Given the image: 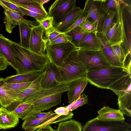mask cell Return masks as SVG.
<instances>
[{"mask_svg": "<svg viewBox=\"0 0 131 131\" xmlns=\"http://www.w3.org/2000/svg\"><path fill=\"white\" fill-rule=\"evenodd\" d=\"M78 99V98L74 101L70 103L69 105L65 107L67 109L69 112L70 111H71V110L73 106L74 103Z\"/></svg>", "mask_w": 131, "mask_h": 131, "instance_id": "obj_49", "label": "cell"}, {"mask_svg": "<svg viewBox=\"0 0 131 131\" xmlns=\"http://www.w3.org/2000/svg\"><path fill=\"white\" fill-rule=\"evenodd\" d=\"M78 49L71 42L53 45L46 44V54L50 62L58 67L71 52Z\"/></svg>", "mask_w": 131, "mask_h": 131, "instance_id": "obj_6", "label": "cell"}, {"mask_svg": "<svg viewBox=\"0 0 131 131\" xmlns=\"http://www.w3.org/2000/svg\"><path fill=\"white\" fill-rule=\"evenodd\" d=\"M5 83L0 86V104L2 106L6 108L14 102L6 92L5 87Z\"/></svg>", "mask_w": 131, "mask_h": 131, "instance_id": "obj_34", "label": "cell"}, {"mask_svg": "<svg viewBox=\"0 0 131 131\" xmlns=\"http://www.w3.org/2000/svg\"><path fill=\"white\" fill-rule=\"evenodd\" d=\"M38 131H56L53 129L50 125H48L38 129Z\"/></svg>", "mask_w": 131, "mask_h": 131, "instance_id": "obj_48", "label": "cell"}, {"mask_svg": "<svg viewBox=\"0 0 131 131\" xmlns=\"http://www.w3.org/2000/svg\"><path fill=\"white\" fill-rule=\"evenodd\" d=\"M33 131H38V130L37 129V130H35Z\"/></svg>", "mask_w": 131, "mask_h": 131, "instance_id": "obj_54", "label": "cell"}, {"mask_svg": "<svg viewBox=\"0 0 131 131\" xmlns=\"http://www.w3.org/2000/svg\"><path fill=\"white\" fill-rule=\"evenodd\" d=\"M103 3L104 9L107 14L112 12L116 13L120 5L119 0H103Z\"/></svg>", "mask_w": 131, "mask_h": 131, "instance_id": "obj_35", "label": "cell"}, {"mask_svg": "<svg viewBox=\"0 0 131 131\" xmlns=\"http://www.w3.org/2000/svg\"><path fill=\"white\" fill-rule=\"evenodd\" d=\"M88 82L86 79L83 78L73 81L68 84L69 89L67 95L69 103L76 100L81 95Z\"/></svg>", "mask_w": 131, "mask_h": 131, "instance_id": "obj_16", "label": "cell"}, {"mask_svg": "<svg viewBox=\"0 0 131 131\" xmlns=\"http://www.w3.org/2000/svg\"><path fill=\"white\" fill-rule=\"evenodd\" d=\"M131 70L111 65L87 73L86 79L92 84L102 89H110L116 95L128 88L131 83Z\"/></svg>", "mask_w": 131, "mask_h": 131, "instance_id": "obj_1", "label": "cell"}, {"mask_svg": "<svg viewBox=\"0 0 131 131\" xmlns=\"http://www.w3.org/2000/svg\"><path fill=\"white\" fill-rule=\"evenodd\" d=\"M44 71H36L21 74H16L7 77L4 79L7 84L25 83L32 82Z\"/></svg>", "mask_w": 131, "mask_h": 131, "instance_id": "obj_25", "label": "cell"}, {"mask_svg": "<svg viewBox=\"0 0 131 131\" xmlns=\"http://www.w3.org/2000/svg\"><path fill=\"white\" fill-rule=\"evenodd\" d=\"M79 26L86 32L97 34V28L95 24L88 19L84 20Z\"/></svg>", "mask_w": 131, "mask_h": 131, "instance_id": "obj_38", "label": "cell"}, {"mask_svg": "<svg viewBox=\"0 0 131 131\" xmlns=\"http://www.w3.org/2000/svg\"><path fill=\"white\" fill-rule=\"evenodd\" d=\"M60 122L59 117L48 120L38 119L33 116L24 120L22 125V128L25 131H33L46 125Z\"/></svg>", "mask_w": 131, "mask_h": 131, "instance_id": "obj_20", "label": "cell"}, {"mask_svg": "<svg viewBox=\"0 0 131 131\" xmlns=\"http://www.w3.org/2000/svg\"><path fill=\"white\" fill-rule=\"evenodd\" d=\"M39 23L45 31L53 26V18L48 16Z\"/></svg>", "mask_w": 131, "mask_h": 131, "instance_id": "obj_44", "label": "cell"}, {"mask_svg": "<svg viewBox=\"0 0 131 131\" xmlns=\"http://www.w3.org/2000/svg\"><path fill=\"white\" fill-rule=\"evenodd\" d=\"M76 0H56L49 8L48 16L53 18V26L60 23L64 17L76 7Z\"/></svg>", "mask_w": 131, "mask_h": 131, "instance_id": "obj_9", "label": "cell"}, {"mask_svg": "<svg viewBox=\"0 0 131 131\" xmlns=\"http://www.w3.org/2000/svg\"><path fill=\"white\" fill-rule=\"evenodd\" d=\"M118 96L117 104L123 115L131 117V84Z\"/></svg>", "mask_w": 131, "mask_h": 131, "instance_id": "obj_26", "label": "cell"}, {"mask_svg": "<svg viewBox=\"0 0 131 131\" xmlns=\"http://www.w3.org/2000/svg\"><path fill=\"white\" fill-rule=\"evenodd\" d=\"M5 17L4 19L6 30L11 33L13 28L18 25L19 21L23 18L18 13L4 10Z\"/></svg>", "mask_w": 131, "mask_h": 131, "instance_id": "obj_29", "label": "cell"}, {"mask_svg": "<svg viewBox=\"0 0 131 131\" xmlns=\"http://www.w3.org/2000/svg\"><path fill=\"white\" fill-rule=\"evenodd\" d=\"M72 38L65 33H61L47 43L49 45H53L58 43H65L71 42Z\"/></svg>", "mask_w": 131, "mask_h": 131, "instance_id": "obj_37", "label": "cell"}, {"mask_svg": "<svg viewBox=\"0 0 131 131\" xmlns=\"http://www.w3.org/2000/svg\"><path fill=\"white\" fill-rule=\"evenodd\" d=\"M127 131H131V129H129Z\"/></svg>", "mask_w": 131, "mask_h": 131, "instance_id": "obj_53", "label": "cell"}, {"mask_svg": "<svg viewBox=\"0 0 131 131\" xmlns=\"http://www.w3.org/2000/svg\"><path fill=\"white\" fill-rule=\"evenodd\" d=\"M44 73L43 72L33 81L30 85L17 97L15 102L12 103L6 108L9 111H12L19 103L23 102L29 95L41 88L40 82Z\"/></svg>", "mask_w": 131, "mask_h": 131, "instance_id": "obj_18", "label": "cell"}, {"mask_svg": "<svg viewBox=\"0 0 131 131\" xmlns=\"http://www.w3.org/2000/svg\"><path fill=\"white\" fill-rule=\"evenodd\" d=\"M88 100V95L85 94L81 95L74 103L71 110L72 111L86 104Z\"/></svg>", "mask_w": 131, "mask_h": 131, "instance_id": "obj_43", "label": "cell"}, {"mask_svg": "<svg viewBox=\"0 0 131 131\" xmlns=\"http://www.w3.org/2000/svg\"><path fill=\"white\" fill-rule=\"evenodd\" d=\"M81 123L74 119L61 122L59 124L56 131H82Z\"/></svg>", "mask_w": 131, "mask_h": 131, "instance_id": "obj_31", "label": "cell"}, {"mask_svg": "<svg viewBox=\"0 0 131 131\" xmlns=\"http://www.w3.org/2000/svg\"><path fill=\"white\" fill-rule=\"evenodd\" d=\"M78 49L71 52L57 67L56 81L59 84H68L77 80L85 78L88 69L80 58Z\"/></svg>", "mask_w": 131, "mask_h": 131, "instance_id": "obj_3", "label": "cell"}, {"mask_svg": "<svg viewBox=\"0 0 131 131\" xmlns=\"http://www.w3.org/2000/svg\"><path fill=\"white\" fill-rule=\"evenodd\" d=\"M97 35L101 42V50L110 65L114 66L125 67L114 56L111 47L106 42L104 37L102 35L101 33H97Z\"/></svg>", "mask_w": 131, "mask_h": 131, "instance_id": "obj_27", "label": "cell"}, {"mask_svg": "<svg viewBox=\"0 0 131 131\" xmlns=\"http://www.w3.org/2000/svg\"><path fill=\"white\" fill-rule=\"evenodd\" d=\"M0 56H3L0 53Z\"/></svg>", "mask_w": 131, "mask_h": 131, "instance_id": "obj_52", "label": "cell"}, {"mask_svg": "<svg viewBox=\"0 0 131 131\" xmlns=\"http://www.w3.org/2000/svg\"><path fill=\"white\" fill-rule=\"evenodd\" d=\"M116 14L117 21L106 36H104L106 42L111 47L122 44L124 41L123 20L120 4Z\"/></svg>", "mask_w": 131, "mask_h": 131, "instance_id": "obj_10", "label": "cell"}, {"mask_svg": "<svg viewBox=\"0 0 131 131\" xmlns=\"http://www.w3.org/2000/svg\"></svg>", "mask_w": 131, "mask_h": 131, "instance_id": "obj_55", "label": "cell"}, {"mask_svg": "<svg viewBox=\"0 0 131 131\" xmlns=\"http://www.w3.org/2000/svg\"><path fill=\"white\" fill-rule=\"evenodd\" d=\"M4 79L3 78H0V86L4 83ZM2 107L0 104V108Z\"/></svg>", "mask_w": 131, "mask_h": 131, "instance_id": "obj_50", "label": "cell"}, {"mask_svg": "<svg viewBox=\"0 0 131 131\" xmlns=\"http://www.w3.org/2000/svg\"><path fill=\"white\" fill-rule=\"evenodd\" d=\"M78 53L81 60L87 66L88 71L103 69L111 66L101 50L89 51L78 49Z\"/></svg>", "mask_w": 131, "mask_h": 131, "instance_id": "obj_7", "label": "cell"}, {"mask_svg": "<svg viewBox=\"0 0 131 131\" xmlns=\"http://www.w3.org/2000/svg\"><path fill=\"white\" fill-rule=\"evenodd\" d=\"M83 11V9L76 6L64 17L60 23L55 27V28L60 32H65L74 23Z\"/></svg>", "mask_w": 131, "mask_h": 131, "instance_id": "obj_19", "label": "cell"}, {"mask_svg": "<svg viewBox=\"0 0 131 131\" xmlns=\"http://www.w3.org/2000/svg\"><path fill=\"white\" fill-rule=\"evenodd\" d=\"M45 35L43 37V39L46 44L61 33L56 29L54 26L45 30Z\"/></svg>", "mask_w": 131, "mask_h": 131, "instance_id": "obj_39", "label": "cell"}, {"mask_svg": "<svg viewBox=\"0 0 131 131\" xmlns=\"http://www.w3.org/2000/svg\"><path fill=\"white\" fill-rule=\"evenodd\" d=\"M19 7L22 16L26 15L34 18L38 23L47 17L30 11L22 7Z\"/></svg>", "mask_w": 131, "mask_h": 131, "instance_id": "obj_41", "label": "cell"}, {"mask_svg": "<svg viewBox=\"0 0 131 131\" xmlns=\"http://www.w3.org/2000/svg\"><path fill=\"white\" fill-rule=\"evenodd\" d=\"M123 20L124 38L122 44L127 57L131 56V3L130 0H119Z\"/></svg>", "mask_w": 131, "mask_h": 131, "instance_id": "obj_8", "label": "cell"}, {"mask_svg": "<svg viewBox=\"0 0 131 131\" xmlns=\"http://www.w3.org/2000/svg\"><path fill=\"white\" fill-rule=\"evenodd\" d=\"M103 2V0H87L83 8L88 14L86 19L95 24L97 33L102 32L103 22L107 15L104 9Z\"/></svg>", "mask_w": 131, "mask_h": 131, "instance_id": "obj_5", "label": "cell"}, {"mask_svg": "<svg viewBox=\"0 0 131 131\" xmlns=\"http://www.w3.org/2000/svg\"><path fill=\"white\" fill-rule=\"evenodd\" d=\"M45 30L40 24L32 28L29 49L40 55L45 54L46 43L43 39Z\"/></svg>", "mask_w": 131, "mask_h": 131, "instance_id": "obj_11", "label": "cell"}, {"mask_svg": "<svg viewBox=\"0 0 131 131\" xmlns=\"http://www.w3.org/2000/svg\"><path fill=\"white\" fill-rule=\"evenodd\" d=\"M65 33L71 37V42L77 48L78 45L84 40L89 33L84 31L79 26Z\"/></svg>", "mask_w": 131, "mask_h": 131, "instance_id": "obj_30", "label": "cell"}, {"mask_svg": "<svg viewBox=\"0 0 131 131\" xmlns=\"http://www.w3.org/2000/svg\"><path fill=\"white\" fill-rule=\"evenodd\" d=\"M37 21H31L22 18L18 22L20 41L19 44L26 49H29V44L32 28L39 25Z\"/></svg>", "mask_w": 131, "mask_h": 131, "instance_id": "obj_14", "label": "cell"}, {"mask_svg": "<svg viewBox=\"0 0 131 131\" xmlns=\"http://www.w3.org/2000/svg\"><path fill=\"white\" fill-rule=\"evenodd\" d=\"M97 119L101 121H124L123 114L119 110H116L105 106L101 108L98 112Z\"/></svg>", "mask_w": 131, "mask_h": 131, "instance_id": "obj_22", "label": "cell"}, {"mask_svg": "<svg viewBox=\"0 0 131 131\" xmlns=\"http://www.w3.org/2000/svg\"><path fill=\"white\" fill-rule=\"evenodd\" d=\"M54 112L56 114L59 115H66L69 113L65 107H58L54 110Z\"/></svg>", "mask_w": 131, "mask_h": 131, "instance_id": "obj_45", "label": "cell"}, {"mask_svg": "<svg viewBox=\"0 0 131 131\" xmlns=\"http://www.w3.org/2000/svg\"><path fill=\"white\" fill-rule=\"evenodd\" d=\"M68 89L69 86L68 84L65 83L59 84L48 88H41L29 95L24 101L19 104L27 101L43 98L58 93H63L65 92L68 91Z\"/></svg>", "mask_w": 131, "mask_h": 131, "instance_id": "obj_13", "label": "cell"}, {"mask_svg": "<svg viewBox=\"0 0 131 131\" xmlns=\"http://www.w3.org/2000/svg\"><path fill=\"white\" fill-rule=\"evenodd\" d=\"M10 1L13 3L22 4H26L38 1V0H10Z\"/></svg>", "mask_w": 131, "mask_h": 131, "instance_id": "obj_47", "label": "cell"}, {"mask_svg": "<svg viewBox=\"0 0 131 131\" xmlns=\"http://www.w3.org/2000/svg\"><path fill=\"white\" fill-rule=\"evenodd\" d=\"M9 64L4 56H0V71L5 69Z\"/></svg>", "mask_w": 131, "mask_h": 131, "instance_id": "obj_46", "label": "cell"}, {"mask_svg": "<svg viewBox=\"0 0 131 131\" xmlns=\"http://www.w3.org/2000/svg\"><path fill=\"white\" fill-rule=\"evenodd\" d=\"M116 14V12H112L107 14L103 23L101 33L103 36H105L114 25L115 22L113 20Z\"/></svg>", "mask_w": 131, "mask_h": 131, "instance_id": "obj_33", "label": "cell"}, {"mask_svg": "<svg viewBox=\"0 0 131 131\" xmlns=\"http://www.w3.org/2000/svg\"><path fill=\"white\" fill-rule=\"evenodd\" d=\"M131 125L124 121L99 120L96 118L87 121L82 127L83 131H127Z\"/></svg>", "mask_w": 131, "mask_h": 131, "instance_id": "obj_4", "label": "cell"}, {"mask_svg": "<svg viewBox=\"0 0 131 131\" xmlns=\"http://www.w3.org/2000/svg\"><path fill=\"white\" fill-rule=\"evenodd\" d=\"M19 120V118L12 111L2 107L0 108V129L14 127Z\"/></svg>", "mask_w": 131, "mask_h": 131, "instance_id": "obj_21", "label": "cell"}, {"mask_svg": "<svg viewBox=\"0 0 131 131\" xmlns=\"http://www.w3.org/2000/svg\"><path fill=\"white\" fill-rule=\"evenodd\" d=\"M49 1V0H40V3L42 5H43V4L48 3Z\"/></svg>", "mask_w": 131, "mask_h": 131, "instance_id": "obj_51", "label": "cell"}, {"mask_svg": "<svg viewBox=\"0 0 131 131\" xmlns=\"http://www.w3.org/2000/svg\"><path fill=\"white\" fill-rule=\"evenodd\" d=\"M88 17V14L83 10L81 14L79 16L74 23L68 28L65 32H66L70 30L73 28L79 26L83 21L86 19Z\"/></svg>", "mask_w": 131, "mask_h": 131, "instance_id": "obj_42", "label": "cell"}, {"mask_svg": "<svg viewBox=\"0 0 131 131\" xmlns=\"http://www.w3.org/2000/svg\"><path fill=\"white\" fill-rule=\"evenodd\" d=\"M0 5L4 10L18 13L22 16L19 7L10 0H0Z\"/></svg>", "mask_w": 131, "mask_h": 131, "instance_id": "obj_36", "label": "cell"}, {"mask_svg": "<svg viewBox=\"0 0 131 131\" xmlns=\"http://www.w3.org/2000/svg\"><path fill=\"white\" fill-rule=\"evenodd\" d=\"M32 83L11 84H7L5 83V87L9 96L14 102L16 101L18 96L26 89Z\"/></svg>", "mask_w": 131, "mask_h": 131, "instance_id": "obj_28", "label": "cell"}, {"mask_svg": "<svg viewBox=\"0 0 131 131\" xmlns=\"http://www.w3.org/2000/svg\"><path fill=\"white\" fill-rule=\"evenodd\" d=\"M57 67L50 62L44 69L40 82L41 88H48L59 84L56 81Z\"/></svg>", "mask_w": 131, "mask_h": 131, "instance_id": "obj_15", "label": "cell"}, {"mask_svg": "<svg viewBox=\"0 0 131 131\" xmlns=\"http://www.w3.org/2000/svg\"><path fill=\"white\" fill-rule=\"evenodd\" d=\"M18 6L27 9L30 11L38 14L45 17L48 16V13L43 6L40 3V0L37 2H33L26 4L13 3Z\"/></svg>", "mask_w": 131, "mask_h": 131, "instance_id": "obj_32", "label": "cell"}, {"mask_svg": "<svg viewBox=\"0 0 131 131\" xmlns=\"http://www.w3.org/2000/svg\"><path fill=\"white\" fill-rule=\"evenodd\" d=\"M60 116L50 111L47 112H39L34 116L38 119L49 120L56 118Z\"/></svg>", "mask_w": 131, "mask_h": 131, "instance_id": "obj_40", "label": "cell"}, {"mask_svg": "<svg viewBox=\"0 0 131 131\" xmlns=\"http://www.w3.org/2000/svg\"><path fill=\"white\" fill-rule=\"evenodd\" d=\"M62 93H58L28 102L32 103L35 110L39 112L48 110L61 102Z\"/></svg>", "mask_w": 131, "mask_h": 131, "instance_id": "obj_12", "label": "cell"}, {"mask_svg": "<svg viewBox=\"0 0 131 131\" xmlns=\"http://www.w3.org/2000/svg\"><path fill=\"white\" fill-rule=\"evenodd\" d=\"M19 118L25 120L34 116L39 112L30 103L25 102L19 104L12 111Z\"/></svg>", "mask_w": 131, "mask_h": 131, "instance_id": "obj_24", "label": "cell"}, {"mask_svg": "<svg viewBox=\"0 0 131 131\" xmlns=\"http://www.w3.org/2000/svg\"><path fill=\"white\" fill-rule=\"evenodd\" d=\"M80 49L89 51H98L102 49L101 41L97 34L90 33L78 46Z\"/></svg>", "mask_w": 131, "mask_h": 131, "instance_id": "obj_23", "label": "cell"}, {"mask_svg": "<svg viewBox=\"0 0 131 131\" xmlns=\"http://www.w3.org/2000/svg\"><path fill=\"white\" fill-rule=\"evenodd\" d=\"M14 42L0 34V53L5 58L9 65L16 70L18 68L11 48L12 45Z\"/></svg>", "mask_w": 131, "mask_h": 131, "instance_id": "obj_17", "label": "cell"}, {"mask_svg": "<svg viewBox=\"0 0 131 131\" xmlns=\"http://www.w3.org/2000/svg\"><path fill=\"white\" fill-rule=\"evenodd\" d=\"M11 48L18 67L16 74L44 71L50 61L46 54L40 55L14 42Z\"/></svg>", "mask_w": 131, "mask_h": 131, "instance_id": "obj_2", "label": "cell"}]
</instances>
